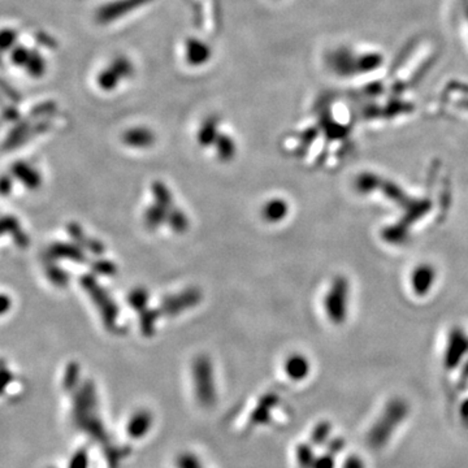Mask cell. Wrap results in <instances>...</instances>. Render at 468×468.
<instances>
[{
  "label": "cell",
  "mask_w": 468,
  "mask_h": 468,
  "mask_svg": "<svg viewBox=\"0 0 468 468\" xmlns=\"http://www.w3.org/2000/svg\"><path fill=\"white\" fill-rule=\"evenodd\" d=\"M168 210L164 207H160L155 203V206L149 207V210L144 214V222L147 228L154 229L158 228L164 222H167Z\"/></svg>",
  "instance_id": "8fae6325"
},
{
  "label": "cell",
  "mask_w": 468,
  "mask_h": 468,
  "mask_svg": "<svg viewBox=\"0 0 468 468\" xmlns=\"http://www.w3.org/2000/svg\"><path fill=\"white\" fill-rule=\"evenodd\" d=\"M11 299H9L7 295H0V315L6 314L9 309H11Z\"/></svg>",
  "instance_id": "ffe728a7"
},
{
  "label": "cell",
  "mask_w": 468,
  "mask_h": 468,
  "mask_svg": "<svg viewBox=\"0 0 468 468\" xmlns=\"http://www.w3.org/2000/svg\"><path fill=\"white\" fill-rule=\"evenodd\" d=\"M147 301H149V293L143 289H135L129 294V304L137 311H143L144 306H147Z\"/></svg>",
  "instance_id": "2e32d148"
},
{
  "label": "cell",
  "mask_w": 468,
  "mask_h": 468,
  "mask_svg": "<svg viewBox=\"0 0 468 468\" xmlns=\"http://www.w3.org/2000/svg\"><path fill=\"white\" fill-rule=\"evenodd\" d=\"M349 282L345 278H336L326 295V316L333 324H342L349 311Z\"/></svg>",
  "instance_id": "6da1fadb"
},
{
  "label": "cell",
  "mask_w": 468,
  "mask_h": 468,
  "mask_svg": "<svg viewBox=\"0 0 468 468\" xmlns=\"http://www.w3.org/2000/svg\"><path fill=\"white\" fill-rule=\"evenodd\" d=\"M93 270H96V273H99V275L110 276V275L115 273V266L112 263L107 262V261H99L93 266Z\"/></svg>",
  "instance_id": "ac0fdd59"
},
{
  "label": "cell",
  "mask_w": 468,
  "mask_h": 468,
  "mask_svg": "<svg viewBox=\"0 0 468 468\" xmlns=\"http://www.w3.org/2000/svg\"><path fill=\"white\" fill-rule=\"evenodd\" d=\"M437 270L430 263H419L409 275V286L415 297L423 298L436 285Z\"/></svg>",
  "instance_id": "3957f363"
},
{
  "label": "cell",
  "mask_w": 468,
  "mask_h": 468,
  "mask_svg": "<svg viewBox=\"0 0 468 468\" xmlns=\"http://www.w3.org/2000/svg\"><path fill=\"white\" fill-rule=\"evenodd\" d=\"M199 301V293L197 290H188L183 294L169 297L167 301L163 303V311L168 315H176L180 311L193 307Z\"/></svg>",
  "instance_id": "277c9868"
},
{
  "label": "cell",
  "mask_w": 468,
  "mask_h": 468,
  "mask_svg": "<svg viewBox=\"0 0 468 468\" xmlns=\"http://www.w3.org/2000/svg\"><path fill=\"white\" fill-rule=\"evenodd\" d=\"M287 212H289V207L284 199H272L264 205L262 210L263 217L268 222L284 220Z\"/></svg>",
  "instance_id": "9c48e42d"
},
{
  "label": "cell",
  "mask_w": 468,
  "mask_h": 468,
  "mask_svg": "<svg viewBox=\"0 0 468 468\" xmlns=\"http://www.w3.org/2000/svg\"><path fill=\"white\" fill-rule=\"evenodd\" d=\"M15 60H16L17 64H24L28 60V52L23 48L17 50L16 54H15Z\"/></svg>",
  "instance_id": "44dd1931"
},
{
  "label": "cell",
  "mask_w": 468,
  "mask_h": 468,
  "mask_svg": "<svg viewBox=\"0 0 468 468\" xmlns=\"http://www.w3.org/2000/svg\"><path fill=\"white\" fill-rule=\"evenodd\" d=\"M167 222L171 225V228L175 230V232H178V233L186 230L188 225H189V222H188L186 216L181 211H178V210H173V211H171L168 214Z\"/></svg>",
  "instance_id": "5bb4252c"
},
{
  "label": "cell",
  "mask_w": 468,
  "mask_h": 468,
  "mask_svg": "<svg viewBox=\"0 0 468 468\" xmlns=\"http://www.w3.org/2000/svg\"><path fill=\"white\" fill-rule=\"evenodd\" d=\"M68 233L71 234V237H73V239H76L80 244L81 246L86 247L89 251H91V253H94L96 255L103 253L104 250L102 244L86 237L85 233H84V230L81 229L77 224H69Z\"/></svg>",
  "instance_id": "30bf717a"
},
{
  "label": "cell",
  "mask_w": 468,
  "mask_h": 468,
  "mask_svg": "<svg viewBox=\"0 0 468 468\" xmlns=\"http://www.w3.org/2000/svg\"><path fill=\"white\" fill-rule=\"evenodd\" d=\"M11 233L13 236V241L18 247H26L29 245V239L20 228L18 222L12 216H6L0 219V236Z\"/></svg>",
  "instance_id": "52a82bcc"
},
{
  "label": "cell",
  "mask_w": 468,
  "mask_h": 468,
  "mask_svg": "<svg viewBox=\"0 0 468 468\" xmlns=\"http://www.w3.org/2000/svg\"><path fill=\"white\" fill-rule=\"evenodd\" d=\"M48 258H51V259L67 258V259H71L73 262L79 263L86 261L85 255L79 247L72 246L69 244H62V242H57V244H54L51 246L50 251H48Z\"/></svg>",
  "instance_id": "ba28073f"
},
{
  "label": "cell",
  "mask_w": 468,
  "mask_h": 468,
  "mask_svg": "<svg viewBox=\"0 0 468 468\" xmlns=\"http://www.w3.org/2000/svg\"><path fill=\"white\" fill-rule=\"evenodd\" d=\"M152 193L155 195V203L156 205H159L160 207H164L167 210H169L172 207L173 199H172V195H171L169 190H168L167 188L163 183H154Z\"/></svg>",
  "instance_id": "4fadbf2b"
},
{
  "label": "cell",
  "mask_w": 468,
  "mask_h": 468,
  "mask_svg": "<svg viewBox=\"0 0 468 468\" xmlns=\"http://www.w3.org/2000/svg\"><path fill=\"white\" fill-rule=\"evenodd\" d=\"M216 147H217V154L222 160H230L236 154V146L228 137H220L219 146H216Z\"/></svg>",
  "instance_id": "9a60e30c"
},
{
  "label": "cell",
  "mask_w": 468,
  "mask_h": 468,
  "mask_svg": "<svg viewBox=\"0 0 468 468\" xmlns=\"http://www.w3.org/2000/svg\"><path fill=\"white\" fill-rule=\"evenodd\" d=\"M81 285L85 287L89 295L96 302V307L101 311L103 316L104 324L112 329L116 326V318H118V307L113 303L110 295L104 292L101 286L96 284V280L91 276H84L81 278Z\"/></svg>",
  "instance_id": "7a4b0ae2"
},
{
  "label": "cell",
  "mask_w": 468,
  "mask_h": 468,
  "mask_svg": "<svg viewBox=\"0 0 468 468\" xmlns=\"http://www.w3.org/2000/svg\"><path fill=\"white\" fill-rule=\"evenodd\" d=\"M158 316H159V312H158V311H142V315H141V326H142L143 333H154L155 321L158 320Z\"/></svg>",
  "instance_id": "e0dca14e"
},
{
  "label": "cell",
  "mask_w": 468,
  "mask_h": 468,
  "mask_svg": "<svg viewBox=\"0 0 468 468\" xmlns=\"http://www.w3.org/2000/svg\"><path fill=\"white\" fill-rule=\"evenodd\" d=\"M12 175L24 183L29 189H37L42 183V178L37 169L28 166L24 161H17L11 167Z\"/></svg>",
  "instance_id": "5b68a950"
},
{
  "label": "cell",
  "mask_w": 468,
  "mask_h": 468,
  "mask_svg": "<svg viewBox=\"0 0 468 468\" xmlns=\"http://www.w3.org/2000/svg\"><path fill=\"white\" fill-rule=\"evenodd\" d=\"M155 141L152 132L146 127H135L124 135V142L130 147L146 149Z\"/></svg>",
  "instance_id": "8992f818"
},
{
  "label": "cell",
  "mask_w": 468,
  "mask_h": 468,
  "mask_svg": "<svg viewBox=\"0 0 468 468\" xmlns=\"http://www.w3.org/2000/svg\"><path fill=\"white\" fill-rule=\"evenodd\" d=\"M12 190V177L3 175L0 177V195H8Z\"/></svg>",
  "instance_id": "d6986e66"
},
{
  "label": "cell",
  "mask_w": 468,
  "mask_h": 468,
  "mask_svg": "<svg viewBox=\"0 0 468 468\" xmlns=\"http://www.w3.org/2000/svg\"><path fill=\"white\" fill-rule=\"evenodd\" d=\"M45 270H46V275L50 278V281L56 286H67L68 284V275L64 272L60 267H57L54 259L46 256L45 258Z\"/></svg>",
  "instance_id": "7c38bea8"
}]
</instances>
